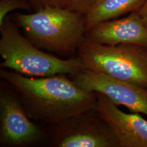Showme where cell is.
Returning a JSON list of instances; mask_svg holds the SVG:
<instances>
[{
	"instance_id": "cell-14",
	"label": "cell",
	"mask_w": 147,
	"mask_h": 147,
	"mask_svg": "<svg viewBox=\"0 0 147 147\" xmlns=\"http://www.w3.org/2000/svg\"><path fill=\"white\" fill-rule=\"evenodd\" d=\"M138 13L144 24L147 27V1L145 3L144 2Z\"/></svg>"
},
{
	"instance_id": "cell-12",
	"label": "cell",
	"mask_w": 147,
	"mask_h": 147,
	"mask_svg": "<svg viewBox=\"0 0 147 147\" xmlns=\"http://www.w3.org/2000/svg\"><path fill=\"white\" fill-rule=\"evenodd\" d=\"M38 9L47 7H60L69 8L70 0H28Z\"/></svg>"
},
{
	"instance_id": "cell-13",
	"label": "cell",
	"mask_w": 147,
	"mask_h": 147,
	"mask_svg": "<svg viewBox=\"0 0 147 147\" xmlns=\"http://www.w3.org/2000/svg\"><path fill=\"white\" fill-rule=\"evenodd\" d=\"M96 0H70L68 8L86 14Z\"/></svg>"
},
{
	"instance_id": "cell-9",
	"label": "cell",
	"mask_w": 147,
	"mask_h": 147,
	"mask_svg": "<svg viewBox=\"0 0 147 147\" xmlns=\"http://www.w3.org/2000/svg\"><path fill=\"white\" fill-rule=\"evenodd\" d=\"M85 38L103 44L147 47V27L138 13H134L125 18L100 23L87 32Z\"/></svg>"
},
{
	"instance_id": "cell-7",
	"label": "cell",
	"mask_w": 147,
	"mask_h": 147,
	"mask_svg": "<svg viewBox=\"0 0 147 147\" xmlns=\"http://www.w3.org/2000/svg\"><path fill=\"white\" fill-rule=\"evenodd\" d=\"M68 76L81 88L101 93L117 106H124L133 112L147 116V89L86 69Z\"/></svg>"
},
{
	"instance_id": "cell-5",
	"label": "cell",
	"mask_w": 147,
	"mask_h": 147,
	"mask_svg": "<svg viewBox=\"0 0 147 147\" xmlns=\"http://www.w3.org/2000/svg\"><path fill=\"white\" fill-rule=\"evenodd\" d=\"M47 126L36 123L27 116L16 91L0 81L1 147H26L46 144Z\"/></svg>"
},
{
	"instance_id": "cell-1",
	"label": "cell",
	"mask_w": 147,
	"mask_h": 147,
	"mask_svg": "<svg viewBox=\"0 0 147 147\" xmlns=\"http://www.w3.org/2000/svg\"><path fill=\"white\" fill-rule=\"evenodd\" d=\"M67 75L30 77L0 69L1 79L16 91L28 117L47 127L96 109L97 93L81 88Z\"/></svg>"
},
{
	"instance_id": "cell-3",
	"label": "cell",
	"mask_w": 147,
	"mask_h": 147,
	"mask_svg": "<svg viewBox=\"0 0 147 147\" xmlns=\"http://www.w3.org/2000/svg\"><path fill=\"white\" fill-rule=\"evenodd\" d=\"M0 32L1 68L30 77L74 75L85 69L77 56L63 59L44 52L22 35L9 18L0 25Z\"/></svg>"
},
{
	"instance_id": "cell-4",
	"label": "cell",
	"mask_w": 147,
	"mask_h": 147,
	"mask_svg": "<svg viewBox=\"0 0 147 147\" xmlns=\"http://www.w3.org/2000/svg\"><path fill=\"white\" fill-rule=\"evenodd\" d=\"M76 56L86 69L147 90V47L131 44H103L84 37Z\"/></svg>"
},
{
	"instance_id": "cell-6",
	"label": "cell",
	"mask_w": 147,
	"mask_h": 147,
	"mask_svg": "<svg viewBox=\"0 0 147 147\" xmlns=\"http://www.w3.org/2000/svg\"><path fill=\"white\" fill-rule=\"evenodd\" d=\"M47 144L55 147H119L109 124L96 109L47 126Z\"/></svg>"
},
{
	"instance_id": "cell-11",
	"label": "cell",
	"mask_w": 147,
	"mask_h": 147,
	"mask_svg": "<svg viewBox=\"0 0 147 147\" xmlns=\"http://www.w3.org/2000/svg\"><path fill=\"white\" fill-rule=\"evenodd\" d=\"M30 10V3L28 0H1L0 2V25L10 11L16 9Z\"/></svg>"
},
{
	"instance_id": "cell-10",
	"label": "cell",
	"mask_w": 147,
	"mask_h": 147,
	"mask_svg": "<svg viewBox=\"0 0 147 147\" xmlns=\"http://www.w3.org/2000/svg\"><path fill=\"white\" fill-rule=\"evenodd\" d=\"M145 0H96L86 14V32L96 25L139 7Z\"/></svg>"
},
{
	"instance_id": "cell-8",
	"label": "cell",
	"mask_w": 147,
	"mask_h": 147,
	"mask_svg": "<svg viewBox=\"0 0 147 147\" xmlns=\"http://www.w3.org/2000/svg\"><path fill=\"white\" fill-rule=\"evenodd\" d=\"M96 110L110 126L119 147H147V121L138 113L121 111L105 95L97 93Z\"/></svg>"
},
{
	"instance_id": "cell-2",
	"label": "cell",
	"mask_w": 147,
	"mask_h": 147,
	"mask_svg": "<svg viewBox=\"0 0 147 147\" xmlns=\"http://www.w3.org/2000/svg\"><path fill=\"white\" fill-rule=\"evenodd\" d=\"M14 20L35 46L69 58L76 57L86 33V15L68 8H41L34 13L16 14Z\"/></svg>"
}]
</instances>
